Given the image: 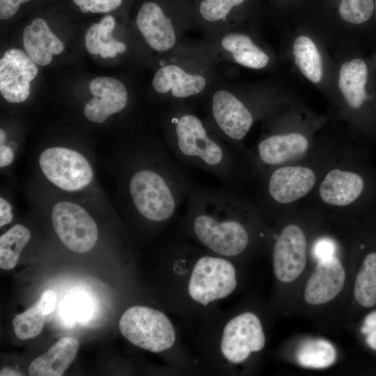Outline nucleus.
Here are the masks:
<instances>
[{"label": "nucleus", "instance_id": "nucleus-1", "mask_svg": "<svg viewBox=\"0 0 376 376\" xmlns=\"http://www.w3.org/2000/svg\"><path fill=\"white\" fill-rule=\"evenodd\" d=\"M162 125L164 143L182 166L201 169L224 186L237 190L242 175L236 153L207 126L196 107H166Z\"/></svg>", "mask_w": 376, "mask_h": 376}, {"label": "nucleus", "instance_id": "nucleus-2", "mask_svg": "<svg viewBox=\"0 0 376 376\" xmlns=\"http://www.w3.org/2000/svg\"><path fill=\"white\" fill-rule=\"evenodd\" d=\"M235 190L195 183L186 201L185 223L204 246L221 256H236L249 246L240 219L247 204Z\"/></svg>", "mask_w": 376, "mask_h": 376}, {"label": "nucleus", "instance_id": "nucleus-3", "mask_svg": "<svg viewBox=\"0 0 376 376\" xmlns=\"http://www.w3.org/2000/svg\"><path fill=\"white\" fill-rule=\"evenodd\" d=\"M196 182L171 155L165 143L155 144L150 163L130 175L127 192L142 218L155 224L170 221Z\"/></svg>", "mask_w": 376, "mask_h": 376}, {"label": "nucleus", "instance_id": "nucleus-4", "mask_svg": "<svg viewBox=\"0 0 376 376\" xmlns=\"http://www.w3.org/2000/svg\"><path fill=\"white\" fill-rule=\"evenodd\" d=\"M151 86L166 107L199 104L223 77L198 40L183 39L171 52L157 59Z\"/></svg>", "mask_w": 376, "mask_h": 376}, {"label": "nucleus", "instance_id": "nucleus-5", "mask_svg": "<svg viewBox=\"0 0 376 376\" xmlns=\"http://www.w3.org/2000/svg\"><path fill=\"white\" fill-rule=\"evenodd\" d=\"M136 26L147 46L158 58L174 50L194 29L191 0L147 1L139 8Z\"/></svg>", "mask_w": 376, "mask_h": 376}, {"label": "nucleus", "instance_id": "nucleus-6", "mask_svg": "<svg viewBox=\"0 0 376 376\" xmlns=\"http://www.w3.org/2000/svg\"><path fill=\"white\" fill-rule=\"evenodd\" d=\"M198 42L217 66L232 63L260 70L266 69L271 62L269 54L251 33L244 31L243 26L203 37Z\"/></svg>", "mask_w": 376, "mask_h": 376}, {"label": "nucleus", "instance_id": "nucleus-7", "mask_svg": "<svg viewBox=\"0 0 376 376\" xmlns=\"http://www.w3.org/2000/svg\"><path fill=\"white\" fill-rule=\"evenodd\" d=\"M119 330L131 343L152 352L166 350L175 341L169 319L162 312L148 306L127 309L120 319Z\"/></svg>", "mask_w": 376, "mask_h": 376}, {"label": "nucleus", "instance_id": "nucleus-8", "mask_svg": "<svg viewBox=\"0 0 376 376\" xmlns=\"http://www.w3.org/2000/svg\"><path fill=\"white\" fill-rule=\"evenodd\" d=\"M193 6L194 29L207 37L256 19L261 0H194Z\"/></svg>", "mask_w": 376, "mask_h": 376}, {"label": "nucleus", "instance_id": "nucleus-9", "mask_svg": "<svg viewBox=\"0 0 376 376\" xmlns=\"http://www.w3.org/2000/svg\"><path fill=\"white\" fill-rule=\"evenodd\" d=\"M237 285L236 272L228 260L210 256L196 263L188 284V292L203 306L228 297Z\"/></svg>", "mask_w": 376, "mask_h": 376}, {"label": "nucleus", "instance_id": "nucleus-10", "mask_svg": "<svg viewBox=\"0 0 376 376\" xmlns=\"http://www.w3.org/2000/svg\"><path fill=\"white\" fill-rule=\"evenodd\" d=\"M45 177L60 189L78 191L87 187L93 173L88 160L72 149L54 147L45 150L39 159Z\"/></svg>", "mask_w": 376, "mask_h": 376}, {"label": "nucleus", "instance_id": "nucleus-11", "mask_svg": "<svg viewBox=\"0 0 376 376\" xmlns=\"http://www.w3.org/2000/svg\"><path fill=\"white\" fill-rule=\"evenodd\" d=\"M52 220L59 240L71 251L85 253L95 246L98 237L97 226L79 205L67 201L58 203L52 210Z\"/></svg>", "mask_w": 376, "mask_h": 376}, {"label": "nucleus", "instance_id": "nucleus-12", "mask_svg": "<svg viewBox=\"0 0 376 376\" xmlns=\"http://www.w3.org/2000/svg\"><path fill=\"white\" fill-rule=\"evenodd\" d=\"M265 336L261 322L252 313L246 312L230 320L225 326L221 340V351L230 362L244 361L251 352L261 350Z\"/></svg>", "mask_w": 376, "mask_h": 376}, {"label": "nucleus", "instance_id": "nucleus-13", "mask_svg": "<svg viewBox=\"0 0 376 376\" xmlns=\"http://www.w3.org/2000/svg\"><path fill=\"white\" fill-rule=\"evenodd\" d=\"M306 263V241L302 230L290 224L280 232L273 248V267L276 279L290 283L303 272Z\"/></svg>", "mask_w": 376, "mask_h": 376}, {"label": "nucleus", "instance_id": "nucleus-14", "mask_svg": "<svg viewBox=\"0 0 376 376\" xmlns=\"http://www.w3.org/2000/svg\"><path fill=\"white\" fill-rule=\"evenodd\" d=\"M36 63L23 51L10 49L0 60V92L8 102L20 103L30 94V81L38 74Z\"/></svg>", "mask_w": 376, "mask_h": 376}, {"label": "nucleus", "instance_id": "nucleus-15", "mask_svg": "<svg viewBox=\"0 0 376 376\" xmlns=\"http://www.w3.org/2000/svg\"><path fill=\"white\" fill-rule=\"evenodd\" d=\"M93 98L84 107L89 120L102 123L110 116L123 111L128 103V91L120 80L107 77L93 79L89 85Z\"/></svg>", "mask_w": 376, "mask_h": 376}, {"label": "nucleus", "instance_id": "nucleus-16", "mask_svg": "<svg viewBox=\"0 0 376 376\" xmlns=\"http://www.w3.org/2000/svg\"><path fill=\"white\" fill-rule=\"evenodd\" d=\"M368 62L360 57L344 62L340 68L338 87L347 105L354 111H364L374 101Z\"/></svg>", "mask_w": 376, "mask_h": 376}, {"label": "nucleus", "instance_id": "nucleus-17", "mask_svg": "<svg viewBox=\"0 0 376 376\" xmlns=\"http://www.w3.org/2000/svg\"><path fill=\"white\" fill-rule=\"evenodd\" d=\"M315 181V174L309 168L282 166L270 174L266 189L272 201L287 204L307 194L313 187Z\"/></svg>", "mask_w": 376, "mask_h": 376}, {"label": "nucleus", "instance_id": "nucleus-18", "mask_svg": "<svg viewBox=\"0 0 376 376\" xmlns=\"http://www.w3.org/2000/svg\"><path fill=\"white\" fill-rule=\"evenodd\" d=\"M345 279V269L336 256L318 261L307 281L304 290L305 301L311 305L330 301L342 290Z\"/></svg>", "mask_w": 376, "mask_h": 376}, {"label": "nucleus", "instance_id": "nucleus-19", "mask_svg": "<svg viewBox=\"0 0 376 376\" xmlns=\"http://www.w3.org/2000/svg\"><path fill=\"white\" fill-rule=\"evenodd\" d=\"M365 189V180L359 173L334 169L322 182L320 195L322 200L329 205L346 206L359 199Z\"/></svg>", "mask_w": 376, "mask_h": 376}, {"label": "nucleus", "instance_id": "nucleus-20", "mask_svg": "<svg viewBox=\"0 0 376 376\" xmlns=\"http://www.w3.org/2000/svg\"><path fill=\"white\" fill-rule=\"evenodd\" d=\"M308 141L300 133L272 134L262 139L257 146L259 162L266 166H277L303 155Z\"/></svg>", "mask_w": 376, "mask_h": 376}, {"label": "nucleus", "instance_id": "nucleus-21", "mask_svg": "<svg viewBox=\"0 0 376 376\" xmlns=\"http://www.w3.org/2000/svg\"><path fill=\"white\" fill-rule=\"evenodd\" d=\"M23 45L26 53L39 65L49 64L52 55L59 54L64 49L63 42L41 18L33 19L24 28Z\"/></svg>", "mask_w": 376, "mask_h": 376}, {"label": "nucleus", "instance_id": "nucleus-22", "mask_svg": "<svg viewBox=\"0 0 376 376\" xmlns=\"http://www.w3.org/2000/svg\"><path fill=\"white\" fill-rule=\"evenodd\" d=\"M79 344L72 337H64L53 345L44 354L30 363L31 376H61L75 359Z\"/></svg>", "mask_w": 376, "mask_h": 376}, {"label": "nucleus", "instance_id": "nucleus-23", "mask_svg": "<svg viewBox=\"0 0 376 376\" xmlns=\"http://www.w3.org/2000/svg\"><path fill=\"white\" fill-rule=\"evenodd\" d=\"M326 13L343 22L355 26H368L376 21L374 0H318L315 2Z\"/></svg>", "mask_w": 376, "mask_h": 376}, {"label": "nucleus", "instance_id": "nucleus-24", "mask_svg": "<svg viewBox=\"0 0 376 376\" xmlns=\"http://www.w3.org/2000/svg\"><path fill=\"white\" fill-rule=\"evenodd\" d=\"M295 63L302 75L311 82L318 84L323 75L321 54L313 42L306 36H299L294 41Z\"/></svg>", "mask_w": 376, "mask_h": 376}, {"label": "nucleus", "instance_id": "nucleus-25", "mask_svg": "<svg viewBox=\"0 0 376 376\" xmlns=\"http://www.w3.org/2000/svg\"><path fill=\"white\" fill-rule=\"evenodd\" d=\"M297 362L303 367L325 368L336 359L335 347L324 339H311L301 344L296 352Z\"/></svg>", "mask_w": 376, "mask_h": 376}, {"label": "nucleus", "instance_id": "nucleus-26", "mask_svg": "<svg viewBox=\"0 0 376 376\" xmlns=\"http://www.w3.org/2000/svg\"><path fill=\"white\" fill-rule=\"evenodd\" d=\"M31 238L28 228L17 224L0 237V267L9 270L17 264L19 255Z\"/></svg>", "mask_w": 376, "mask_h": 376}, {"label": "nucleus", "instance_id": "nucleus-27", "mask_svg": "<svg viewBox=\"0 0 376 376\" xmlns=\"http://www.w3.org/2000/svg\"><path fill=\"white\" fill-rule=\"evenodd\" d=\"M354 295L363 307L370 308L376 304V252L365 257L356 278Z\"/></svg>", "mask_w": 376, "mask_h": 376}, {"label": "nucleus", "instance_id": "nucleus-28", "mask_svg": "<svg viewBox=\"0 0 376 376\" xmlns=\"http://www.w3.org/2000/svg\"><path fill=\"white\" fill-rule=\"evenodd\" d=\"M47 314L37 302L13 320L15 334L20 340L33 338L42 330Z\"/></svg>", "mask_w": 376, "mask_h": 376}, {"label": "nucleus", "instance_id": "nucleus-29", "mask_svg": "<svg viewBox=\"0 0 376 376\" xmlns=\"http://www.w3.org/2000/svg\"><path fill=\"white\" fill-rule=\"evenodd\" d=\"M75 5L79 6L84 13H107L119 7L123 0H73Z\"/></svg>", "mask_w": 376, "mask_h": 376}, {"label": "nucleus", "instance_id": "nucleus-30", "mask_svg": "<svg viewBox=\"0 0 376 376\" xmlns=\"http://www.w3.org/2000/svg\"><path fill=\"white\" fill-rule=\"evenodd\" d=\"M104 42L100 23L91 25L85 36V45L88 52L94 55L100 54Z\"/></svg>", "mask_w": 376, "mask_h": 376}, {"label": "nucleus", "instance_id": "nucleus-31", "mask_svg": "<svg viewBox=\"0 0 376 376\" xmlns=\"http://www.w3.org/2000/svg\"><path fill=\"white\" fill-rule=\"evenodd\" d=\"M336 245L334 241L329 237L318 239L314 244L313 253L318 260H324L335 257Z\"/></svg>", "mask_w": 376, "mask_h": 376}, {"label": "nucleus", "instance_id": "nucleus-32", "mask_svg": "<svg viewBox=\"0 0 376 376\" xmlns=\"http://www.w3.org/2000/svg\"><path fill=\"white\" fill-rule=\"evenodd\" d=\"M361 332L366 336L368 346L376 350V311L366 317L361 327Z\"/></svg>", "mask_w": 376, "mask_h": 376}, {"label": "nucleus", "instance_id": "nucleus-33", "mask_svg": "<svg viewBox=\"0 0 376 376\" xmlns=\"http://www.w3.org/2000/svg\"><path fill=\"white\" fill-rule=\"evenodd\" d=\"M31 0H0V18L6 19L13 17L18 10L19 5Z\"/></svg>", "mask_w": 376, "mask_h": 376}, {"label": "nucleus", "instance_id": "nucleus-34", "mask_svg": "<svg viewBox=\"0 0 376 376\" xmlns=\"http://www.w3.org/2000/svg\"><path fill=\"white\" fill-rule=\"evenodd\" d=\"M56 302V294L52 290H45L38 303L45 313L49 315L53 312Z\"/></svg>", "mask_w": 376, "mask_h": 376}, {"label": "nucleus", "instance_id": "nucleus-35", "mask_svg": "<svg viewBox=\"0 0 376 376\" xmlns=\"http://www.w3.org/2000/svg\"><path fill=\"white\" fill-rule=\"evenodd\" d=\"M102 28V38L107 42L113 37L112 32L116 26L115 19L111 15H107L100 22Z\"/></svg>", "mask_w": 376, "mask_h": 376}, {"label": "nucleus", "instance_id": "nucleus-36", "mask_svg": "<svg viewBox=\"0 0 376 376\" xmlns=\"http://www.w3.org/2000/svg\"><path fill=\"white\" fill-rule=\"evenodd\" d=\"M12 207L4 198H0V226L10 223L13 219Z\"/></svg>", "mask_w": 376, "mask_h": 376}, {"label": "nucleus", "instance_id": "nucleus-37", "mask_svg": "<svg viewBox=\"0 0 376 376\" xmlns=\"http://www.w3.org/2000/svg\"><path fill=\"white\" fill-rule=\"evenodd\" d=\"M14 159V153L8 146L1 144L0 146V166H8Z\"/></svg>", "mask_w": 376, "mask_h": 376}, {"label": "nucleus", "instance_id": "nucleus-38", "mask_svg": "<svg viewBox=\"0 0 376 376\" xmlns=\"http://www.w3.org/2000/svg\"><path fill=\"white\" fill-rule=\"evenodd\" d=\"M270 3L277 8L283 9L290 6L297 4L298 0H269Z\"/></svg>", "mask_w": 376, "mask_h": 376}, {"label": "nucleus", "instance_id": "nucleus-39", "mask_svg": "<svg viewBox=\"0 0 376 376\" xmlns=\"http://www.w3.org/2000/svg\"><path fill=\"white\" fill-rule=\"evenodd\" d=\"M0 373H1L0 374L1 376H4V375H22V374L17 372L16 370H12L10 368H4L1 369Z\"/></svg>", "mask_w": 376, "mask_h": 376}, {"label": "nucleus", "instance_id": "nucleus-40", "mask_svg": "<svg viewBox=\"0 0 376 376\" xmlns=\"http://www.w3.org/2000/svg\"><path fill=\"white\" fill-rule=\"evenodd\" d=\"M0 134H1V136H0V139H1V144H3L4 140H5V132L4 131L1 129V132H0Z\"/></svg>", "mask_w": 376, "mask_h": 376}, {"label": "nucleus", "instance_id": "nucleus-41", "mask_svg": "<svg viewBox=\"0 0 376 376\" xmlns=\"http://www.w3.org/2000/svg\"><path fill=\"white\" fill-rule=\"evenodd\" d=\"M375 86L374 89H373V93L375 101L376 102V86Z\"/></svg>", "mask_w": 376, "mask_h": 376}, {"label": "nucleus", "instance_id": "nucleus-42", "mask_svg": "<svg viewBox=\"0 0 376 376\" xmlns=\"http://www.w3.org/2000/svg\"><path fill=\"white\" fill-rule=\"evenodd\" d=\"M374 3H375V13H376V0H374Z\"/></svg>", "mask_w": 376, "mask_h": 376}, {"label": "nucleus", "instance_id": "nucleus-43", "mask_svg": "<svg viewBox=\"0 0 376 376\" xmlns=\"http://www.w3.org/2000/svg\"><path fill=\"white\" fill-rule=\"evenodd\" d=\"M375 67H376V56H375Z\"/></svg>", "mask_w": 376, "mask_h": 376}, {"label": "nucleus", "instance_id": "nucleus-44", "mask_svg": "<svg viewBox=\"0 0 376 376\" xmlns=\"http://www.w3.org/2000/svg\"><path fill=\"white\" fill-rule=\"evenodd\" d=\"M191 1H194V0H191Z\"/></svg>", "mask_w": 376, "mask_h": 376}]
</instances>
